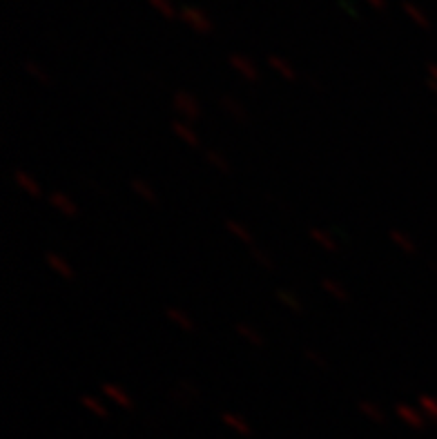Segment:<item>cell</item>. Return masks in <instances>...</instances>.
Masks as SVG:
<instances>
[{"label": "cell", "instance_id": "obj_1", "mask_svg": "<svg viewBox=\"0 0 437 439\" xmlns=\"http://www.w3.org/2000/svg\"><path fill=\"white\" fill-rule=\"evenodd\" d=\"M172 105H174L176 114L181 116V121H185V123H194V121H199V118H201L199 99L194 96V94H190V92H176Z\"/></svg>", "mask_w": 437, "mask_h": 439}, {"label": "cell", "instance_id": "obj_2", "mask_svg": "<svg viewBox=\"0 0 437 439\" xmlns=\"http://www.w3.org/2000/svg\"><path fill=\"white\" fill-rule=\"evenodd\" d=\"M179 18L185 22V25H190L194 31H199V34L212 31V20L201 9H196V7H190V5L179 7Z\"/></svg>", "mask_w": 437, "mask_h": 439}, {"label": "cell", "instance_id": "obj_3", "mask_svg": "<svg viewBox=\"0 0 437 439\" xmlns=\"http://www.w3.org/2000/svg\"><path fill=\"white\" fill-rule=\"evenodd\" d=\"M45 261H47V266H50L61 279H67V281L76 279L74 266L69 264V259H65L63 254H58V252H47V254H45Z\"/></svg>", "mask_w": 437, "mask_h": 439}, {"label": "cell", "instance_id": "obj_4", "mask_svg": "<svg viewBox=\"0 0 437 439\" xmlns=\"http://www.w3.org/2000/svg\"><path fill=\"white\" fill-rule=\"evenodd\" d=\"M395 415L401 424L410 426V429H424V412H420L417 408H413L410 403H397Z\"/></svg>", "mask_w": 437, "mask_h": 439}, {"label": "cell", "instance_id": "obj_5", "mask_svg": "<svg viewBox=\"0 0 437 439\" xmlns=\"http://www.w3.org/2000/svg\"><path fill=\"white\" fill-rule=\"evenodd\" d=\"M228 63H230V67H232L234 72H237L241 78H245V80H257L259 72H257L255 63H252L248 56H243V54H232V56L228 58Z\"/></svg>", "mask_w": 437, "mask_h": 439}, {"label": "cell", "instance_id": "obj_6", "mask_svg": "<svg viewBox=\"0 0 437 439\" xmlns=\"http://www.w3.org/2000/svg\"><path fill=\"white\" fill-rule=\"evenodd\" d=\"M103 397L108 401H112V403H116V406H121V408H132L134 406L129 393L119 384H103Z\"/></svg>", "mask_w": 437, "mask_h": 439}, {"label": "cell", "instance_id": "obj_7", "mask_svg": "<svg viewBox=\"0 0 437 439\" xmlns=\"http://www.w3.org/2000/svg\"><path fill=\"white\" fill-rule=\"evenodd\" d=\"M50 206L63 217H76L78 215V206L74 203V199L67 196L65 192H52L50 194Z\"/></svg>", "mask_w": 437, "mask_h": 439}, {"label": "cell", "instance_id": "obj_8", "mask_svg": "<svg viewBox=\"0 0 437 439\" xmlns=\"http://www.w3.org/2000/svg\"><path fill=\"white\" fill-rule=\"evenodd\" d=\"M172 134L181 141V143H185V145H190V147H199L201 145V138H199V134L192 129V125L190 123H185V121H174L172 123Z\"/></svg>", "mask_w": 437, "mask_h": 439}, {"label": "cell", "instance_id": "obj_9", "mask_svg": "<svg viewBox=\"0 0 437 439\" xmlns=\"http://www.w3.org/2000/svg\"><path fill=\"white\" fill-rule=\"evenodd\" d=\"M14 183L18 185L20 192H25V194H29V196H41V194H43L41 183H38L36 179H34V176H31L29 172H25V170H16V172H14Z\"/></svg>", "mask_w": 437, "mask_h": 439}, {"label": "cell", "instance_id": "obj_10", "mask_svg": "<svg viewBox=\"0 0 437 439\" xmlns=\"http://www.w3.org/2000/svg\"><path fill=\"white\" fill-rule=\"evenodd\" d=\"M165 317H168V322L174 324L179 330H185V332H192V330H194L192 317L187 315V312L183 310V308H176V305L165 308Z\"/></svg>", "mask_w": 437, "mask_h": 439}, {"label": "cell", "instance_id": "obj_11", "mask_svg": "<svg viewBox=\"0 0 437 439\" xmlns=\"http://www.w3.org/2000/svg\"><path fill=\"white\" fill-rule=\"evenodd\" d=\"M308 236H310V241H313L315 245H319V247H322V250H326V252H335L337 247H339V243H337L335 236L330 234L328 230H324V228H310Z\"/></svg>", "mask_w": 437, "mask_h": 439}, {"label": "cell", "instance_id": "obj_12", "mask_svg": "<svg viewBox=\"0 0 437 439\" xmlns=\"http://www.w3.org/2000/svg\"><path fill=\"white\" fill-rule=\"evenodd\" d=\"M221 419H223V424H226L230 431H234V433L241 435V437L252 435L250 424H248V422L241 417V415H237V412H223V415H221Z\"/></svg>", "mask_w": 437, "mask_h": 439}, {"label": "cell", "instance_id": "obj_13", "mask_svg": "<svg viewBox=\"0 0 437 439\" xmlns=\"http://www.w3.org/2000/svg\"><path fill=\"white\" fill-rule=\"evenodd\" d=\"M221 108L223 112H226L232 121H239V123H245L248 121V114H245V108L237 101V99H232V96H223L221 99Z\"/></svg>", "mask_w": 437, "mask_h": 439}, {"label": "cell", "instance_id": "obj_14", "mask_svg": "<svg viewBox=\"0 0 437 439\" xmlns=\"http://www.w3.org/2000/svg\"><path fill=\"white\" fill-rule=\"evenodd\" d=\"M268 65L273 67L281 78H286V80H294V78H297V69H294V67L286 61V58H281V56H277V54L268 56Z\"/></svg>", "mask_w": 437, "mask_h": 439}, {"label": "cell", "instance_id": "obj_15", "mask_svg": "<svg viewBox=\"0 0 437 439\" xmlns=\"http://www.w3.org/2000/svg\"><path fill=\"white\" fill-rule=\"evenodd\" d=\"M226 228H228V232H230L237 241H241V243H245V245H252V243H255V234H252L250 230H248L241 221L226 219Z\"/></svg>", "mask_w": 437, "mask_h": 439}, {"label": "cell", "instance_id": "obj_16", "mask_svg": "<svg viewBox=\"0 0 437 439\" xmlns=\"http://www.w3.org/2000/svg\"><path fill=\"white\" fill-rule=\"evenodd\" d=\"M359 410H361V415H364L366 419H371L375 424H384V419H386L384 410L377 406L375 401H371V399H361L359 401Z\"/></svg>", "mask_w": 437, "mask_h": 439}, {"label": "cell", "instance_id": "obj_17", "mask_svg": "<svg viewBox=\"0 0 437 439\" xmlns=\"http://www.w3.org/2000/svg\"><path fill=\"white\" fill-rule=\"evenodd\" d=\"M132 192L138 196V199H143L145 203H157V192L152 189V185L143 179H132Z\"/></svg>", "mask_w": 437, "mask_h": 439}, {"label": "cell", "instance_id": "obj_18", "mask_svg": "<svg viewBox=\"0 0 437 439\" xmlns=\"http://www.w3.org/2000/svg\"><path fill=\"white\" fill-rule=\"evenodd\" d=\"M322 288L326 294H330L337 301H348V290L344 288V283H339L337 279H324Z\"/></svg>", "mask_w": 437, "mask_h": 439}, {"label": "cell", "instance_id": "obj_19", "mask_svg": "<svg viewBox=\"0 0 437 439\" xmlns=\"http://www.w3.org/2000/svg\"><path fill=\"white\" fill-rule=\"evenodd\" d=\"M237 335H239L241 339H245V341L250 343V346H255V348L264 346V337L259 335V330H257L255 326H250V324H237Z\"/></svg>", "mask_w": 437, "mask_h": 439}, {"label": "cell", "instance_id": "obj_20", "mask_svg": "<svg viewBox=\"0 0 437 439\" xmlns=\"http://www.w3.org/2000/svg\"><path fill=\"white\" fill-rule=\"evenodd\" d=\"M174 399H179L181 403H192L194 399H199V390L192 382H181L174 390Z\"/></svg>", "mask_w": 437, "mask_h": 439}, {"label": "cell", "instance_id": "obj_21", "mask_svg": "<svg viewBox=\"0 0 437 439\" xmlns=\"http://www.w3.org/2000/svg\"><path fill=\"white\" fill-rule=\"evenodd\" d=\"M80 403H83V408L89 410L92 415H96V417H108V406L99 399V397H92V395H83L80 397Z\"/></svg>", "mask_w": 437, "mask_h": 439}, {"label": "cell", "instance_id": "obj_22", "mask_svg": "<svg viewBox=\"0 0 437 439\" xmlns=\"http://www.w3.org/2000/svg\"><path fill=\"white\" fill-rule=\"evenodd\" d=\"M401 9H404V14L410 18V20H415L420 27H431V20L424 16V11L415 5V3H410V0H404L401 3Z\"/></svg>", "mask_w": 437, "mask_h": 439}, {"label": "cell", "instance_id": "obj_23", "mask_svg": "<svg viewBox=\"0 0 437 439\" xmlns=\"http://www.w3.org/2000/svg\"><path fill=\"white\" fill-rule=\"evenodd\" d=\"M277 299L288 308L290 312H301V301H299V296L294 294L292 290H286V288H279L277 290Z\"/></svg>", "mask_w": 437, "mask_h": 439}, {"label": "cell", "instance_id": "obj_24", "mask_svg": "<svg viewBox=\"0 0 437 439\" xmlns=\"http://www.w3.org/2000/svg\"><path fill=\"white\" fill-rule=\"evenodd\" d=\"M391 241L395 247H399L401 252H406V254H413L415 252V243H413V239L406 234V232H401V230H391Z\"/></svg>", "mask_w": 437, "mask_h": 439}, {"label": "cell", "instance_id": "obj_25", "mask_svg": "<svg viewBox=\"0 0 437 439\" xmlns=\"http://www.w3.org/2000/svg\"><path fill=\"white\" fill-rule=\"evenodd\" d=\"M206 161H208L217 172H223V174L230 172V163H228V159L223 157V154H221L219 150H208V152H206Z\"/></svg>", "mask_w": 437, "mask_h": 439}, {"label": "cell", "instance_id": "obj_26", "mask_svg": "<svg viewBox=\"0 0 437 439\" xmlns=\"http://www.w3.org/2000/svg\"><path fill=\"white\" fill-rule=\"evenodd\" d=\"M150 3V7L155 9V11H159L161 16H165V18H174V16H179V9H176L170 0H148Z\"/></svg>", "mask_w": 437, "mask_h": 439}, {"label": "cell", "instance_id": "obj_27", "mask_svg": "<svg viewBox=\"0 0 437 439\" xmlns=\"http://www.w3.org/2000/svg\"><path fill=\"white\" fill-rule=\"evenodd\" d=\"M420 406H422V412L427 415L429 419H435L437 422V399L431 397V395H422L420 397Z\"/></svg>", "mask_w": 437, "mask_h": 439}, {"label": "cell", "instance_id": "obj_28", "mask_svg": "<svg viewBox=\"0 0 437 439\" xmlns=\"http://www.w3.org/2000/svg\"><path fill=\"white\" fill-rule=\"evenodd\" d=\"M22 67H25V72H27L34 80H38V82H47V80H50V78H47V74H45V69H43L38 63L25 61V63H22Z\"/></svg>", "mask_w": 437, "mask_h": 439}, {"label": "cell", "instance_id": "obj_29", "mask_svg": "<svg viewBox=\"0 0 437 439\" xmlns=\"http://www.w3.org/2000/svg\"><path fill=\"white\" fill-rule=\"evenodd\" d=\"M250 254H252V259H255V264H259L262 268H273V259H270V254H268V252L259 250V247H252Z\"/></svg>", "mask_w": 437, "mask_h": 439}, {"label": "cell", "instance_id": "obj_30", "mask_svg": "<svg viewBox=\"0 0 437 439\" xmlns=\"http://www.w3.org/2000/svg\"><path fill=\"white\" fill-rule=\"evenodd\" d=\"M306 359H308L315 368H328V361L322 352H317V350H308L306 352Z\"/></svg>", "mask_w": 437, "mask_h": 439}, {"label": "cell", "instance_id": "obj_31", "mask_svg": "<svg viewBox=\"0 0 437 439\" xmlns=\"http://www.w3.org/2000/svg\"><path fill=\"white\" fill-rule=\"evenodd\" d=\"M429 74H431L433 87H437V65H431V67H429Z\"/></svg>", "mask_w": 437, "mask_h": 439}, {"label": "cell", "instance_id": "obj_32", "mask_svg": "<svg viewBox=\"0 0 437 439\" xmlns=\"http://www.w3.org/2000/svg\"><path fill=\"white\" fill-rule=\"evenodd\" d=\"M366 3H371V5L377 7V9H382V7L386 5V0H366Z\"/></svg>", "mask_w": 437, "mask_h": 439}]
</instances>
